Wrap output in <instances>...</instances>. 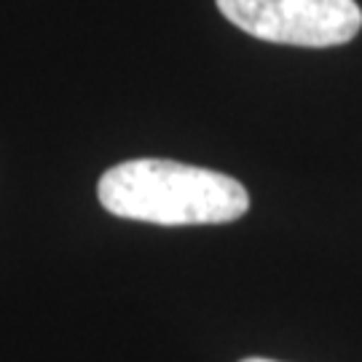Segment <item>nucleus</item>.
Masks as SVG:
<instances>
[{
    "label": "nucleus",
    "instance_id": "obj_3",
    "mask_svg": "<svg viewBox=\"0 0 362 362\" xmlns=\"http://www.w3.org/2000/svg\"><path fill=\"white\" fill-rule=\"evenodd\" d=\"M242 362H276V360H263V357H247V360Z\"/></svg>",
    "mask_w": 362,
    "mask_h": 362
},
{
    "label": "nucleus",
    "instance_id": "obj_2",
    "mask_svg": "<svg viewBox=\"0 0 362 362\" xmlns=\"http://www.w3.org/2000/svg\"><path fill=\"white\" fill-rule=\"evenodd\" d=\"M242 33L269 43L327 49L349 43L362 27L357 0H215Z\"/></svg>",
    "mask_w": 362,
    "mask_h": 362
},
{
    "label": "nucleus",
    "instance_id": "obj_1",
    "mask_svg": "<svg viewBox=\"0 0 362 362\" xmlns=\"http://www.w3.org/2000/svg\"><path fill=\"white\" fill-rule=\"evenodd\" d=\"M100 202L118 218L156 226L231 223L250 209V194L223 172L167 158H134L100 177Z\"/></svg>",
    "mask_w": 362,
    "mask_h": 362
}]
</instances>
